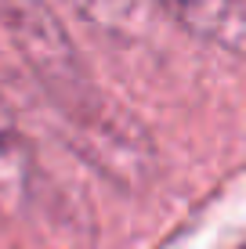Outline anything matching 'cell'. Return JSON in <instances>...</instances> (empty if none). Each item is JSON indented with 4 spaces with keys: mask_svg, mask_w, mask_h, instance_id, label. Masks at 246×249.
<instances>
[{
    "mask_svg": "<svg viewBox=\"0 0 246 249\" xmlns=\"http://www.w3.org/2000/svg\"><path fill=\"white\" fill-rule=\"evenodd\" d=\"M37 148L0 98V213H22L37 195Z\"/></svg>",
    "mask_w": 246,
    "mask_h": 249,
    "instance_id": "obj_3",
    "label": "cell"
},
{
    "mask_svg": "<svg viewBox=\"0 0 246 249\" xmlns=\"http://www.w3.org/2000/svg\"><path fill=\"white\" fill-rule=\"evenodd\" d=\"M0 18L73 152L113 188L127 195L145 192L159 170L156 141L141 116L95 80L69 33L62 0H0Z\"/></svg>",
    "mask_w": 246,
    "mask_h": 249,
    "instance_id": "obj_1",
    "label": "cell"
},
{
    "mask_svg": "<svg viewBox=\"0 0 246 249\" xmlns=\"http://www.w3.org/2000/svg\"><path fill=\"white\" fill-rule=\"evenodd\" d=\"M156 4L207 47L246 58V0H156Z\"/></svg>",
    "mask_w": 246,
    "mask_h": 249,
    "instance_id": "obj_2",
    "label": "cell"
},
{
    "mask_svg": "<svg viewBox=\"0 0 246 249\" xmlns=\"http://www.w3.org/2000/svg\"><path fill=\"white\" fill-rule=\"evenodd\" d=\"M149 4L152 0H73V7L83 15L95 29L120 40H134L149 25Z\"/></svg>",
    "mask_w": 246,
    "mask_h": 249,
    "instance_id": "obj_4",
    "label": "cell"
}]
</instances>
